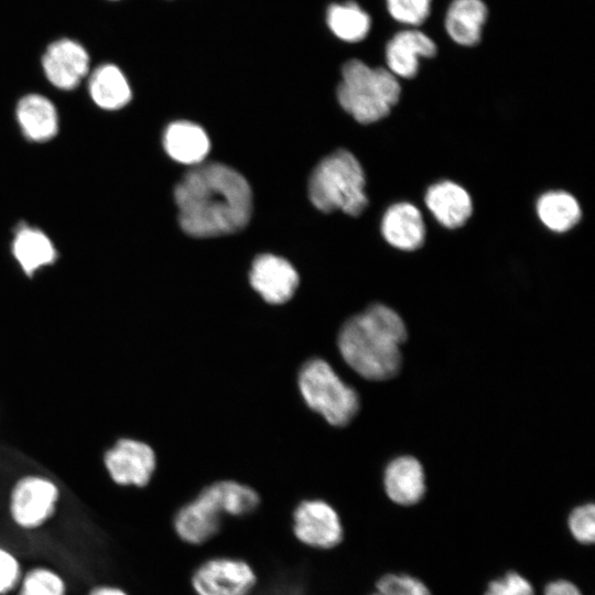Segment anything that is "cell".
Here are the masks:
<instances>
[{"label": "cell", "instance_id": "obj_1", "mask_svg": "<svg viewBox=\"0 0 595 595\" xmlns=\"http://www.w3.org/2000/svg\"><path fill=\"white\" fill-rule=\"evenodd\" d=\"M174 199L181 228L196 238L240 231L252 212L247 180L232 167L216 162L188 171L175 186Z\"/></svg>", "mask_w": 595, "mask_h": 595}, {"label": "cell", "instance_id": "obj_2", "mask_svg": "<svg viewBox=\"0 0 595 595\" xmlns=\"http://www.w3.org/2000/svg\"><path fill=\"white\" fill-rule=\"evenodd\" d=\"M407 328L397 312L374 304L350 317L338 334V349L346 364L369 380H386L401 367L400 346Z\"/></svg>", "mask_w": 595, "mask_h": 595}, {"label": "cell", "instance_id": "obj_3", "mask_svg": "<svg viewBox=\"0 0 595 595\" xmlns=\"http://www.w3.org/2000/svg\"><path fill=\"white\" fill-rule=\"evenodd\" d=\"M247 499L238 480H214L175 509L172 530L184 544L205 545L219 533L226 518H239L245 512Z\"/></svg>", "mask_w": 595, "mask_h": 595}, {"label": "cell", "instance_id": "obj_4", "mask_svg": "<svg viewBox=\"0 0 595 595\" xmlns=\"http://www.w3.org/2000/svg\"><path fill=\"white\" fill-rule=\"evenodd\" d=\"M398 78L383 67H370L360 60L343 65L337 99L342 108L363 123L369 125L387 117L399 101Z\"/></svg>", "mask_w": 595, "mask_h": 595}, {"label": "cell", "instance_id": "obj_5", "mask_svg": "<svg viewBox=\"0 0 595 595\" xmlns=\"http://www.w3.org/2000/svg\"><path fill=\"white\" fill-rule=\"evenodd\" d=\"M366 177L359 161L347 150H337L324 158L309 181L312 204L324 213L342 210L360 215L368 204Z\"/></svg>", "mask_w": 595, "mask_h": 595}, {"label": "cell", "instance_id": "obj_6", "mask_svg": "<svg viewBox=\"0 0 595 595\" xmlns=\"http://www.w3.org/2000/svg\"><path fill=\"white\" fill-rule=\"evenodd\" d=\"M298 383L306 404L332 425L344 426L358 412L357 392L322 358H312L302 366Z\"/></svg>", "mask_w": 595, "mask_h": 595}, {"label": "cell", "instance_id": "obj_7", "mask_svg": "<svg viewBox=\"0 0 595 595\" xmlns=\"http://www.w3.org/2000/svg\"><path fill=\"white\" fill-rule=\"evenodd\" d=\"M291 533L304 548L326 552L342 544L345 529L339 511L331 501L305 497L291 511Z\"/></svg>", "mask_w": 595, "mask_h": 595}, {"label": "cell", "instance_id": "obj_8", "mask_svg": "<svg viewBox=\"0 0 595 595\" xmlns=\"http://www.w3.org/2000/svg\"><path fill=\"white\" fill-rule=\"evenodd\" d=\"M190 584L195 595H252L258 575L245 559L214 555L194 567Z\"/></svg>", "mask_w": 595, "mask_h": 595}, {"label": "cell", "instance_id": "obj_9", "mask_svg": "<svg viewBox=\"0 0 595 595\" xmlns=\"http://www.w3.org/2000/svg\"><path fill=\"white\" fill-rule=\"evenodd\" d=\"M57 486L41 476L21 478L10 496V513L17 526L31 530L41 527L54 513Z\"/></svg>", "mask_w": 595, "mask_h": 595}, {"label": "cell", "instance_id": "obj_10", "mask_svg": "<svg viewBox=\"0 0 595 595\" xmlns=\"http://www.w3.org/2000/svg\"><path fill=\"white\" fill-rule=\"evenodd\" d=\"M111 479L120 486L143 488L151 482L155 468L154 451L144 442L120 439L104 456Z\"/></svg>", "mask_w": 595, "mask_h": 595}, {"label": "cell", "instance_id": "obj_11", "mask_svg": "<svg viewBox=\"0 0 595 595\" xmlns=\"http://www.w3.org/2000/svg\"><path fill=\"white\" fill-rule=\"evenodd\" d=\"M251 286L270 304H283L294 294L299 274L284 258L274 255L258 256L251 266Z\"/></svg>", "mask_w": 595, "mask_h": 595}, {"label": "cell", "instance_id": "obj_12", "mask_svg": "<svg viewBox=\"0 0 595 595\" xmlns=\"http://www.w3.org/2000/svg\"><path fill=\"white\" fill-rule=\"evenodd\" d=\"M46 78L63 90L74 89L89 71V55L76 41L61 39L53 42L42 57Z\"/></svg>", "mask_w": 595, "mask_h": 595}, {"label": "cell", "instance_id": "obj_13", "mask_svg": "<svg viewBox=\"0 0 595 595\" xmlns=\"http://www.w3.org/2000/svg\"><path fill=\"white\" fill-rule=\"evenodd\" d=\"M437 46L433 39L418 28H407L392 35L385 50L387 69L397 78H413L421 58L433 57Z\"/></svg>", "mask_w": 595, "mask_h": 595}, {"label": "cell", "instance_id": "obj_14", "mask_svg": "<svg viewBox=\"0 0 595 595\" xmlns=\"http://www.w3.org/2000/svg\"><path fill=\"white\" fill-rule=\"evenodd\" d=\"M387 497L401 507L419 504L426 491L425 476L421 463L412 456L392 459L383 473Z\"/></svg>", "mask_w": 595, "mask_h": 595}, {"label": "cell", "instance_id": "obj_15", "mask_svg": "<svg viewBox=\"0 0 595 595\" xmlns=\"http://www.w3.org/2000/svg\"><path fill=\"white\" fill-rule=\"evenodd\" d=\"M381 234L393 248L413 251L424 244L426 229L419 208L401 202L391 205L383 214Z\"/></svg>", "mask_w": 595, "mask_h": 595}, {"label": "cell", "instance_id": "obj_16", "mask_svg": "<svg viewBox=\"0 0 595 595\" xmlns=\"http://www.w3.org/2000/svg\"><path fill=\"white\" fill-rule=\"evenodd\" d=\"M424 202L433 217L443 227H462L473 213V202L465 188L452 181H441L431 185Z\"/></svg>", "mask_w": 595, "mask_h": 595}, {"label": "cell", "instance_id": "obj_17", "mask_svg": "<svg viewBox=\"0 0 595 595\" xmlns=\"http://www.w3.org/2000/svg\"><path fill=\"white\" fill-rule=\"evenodd\" d=\"M488 9L483 0H452L444 15V28L453 42L475 46L482 40Z\"/></svg>", "mask_w": 595, "mask_h": 595}, {"label": "cell", "instance_id": "obj_18", "mask_svg": "<svg viewBox=\"0 0 595 595\" xmlns=\"http://www.w3.org/2000/svg\"><path fill=\"white\" fill-rule=\"evenodd\" d=\"M167 154L183 164H201L209 151L207 133L197 125L188 121L171 123L163 139Z\"/></svg>", "mask_w": 595, "mask_h": 595}, {"label": "cell", "instance_id": "obj_19", "mask_svg": "<svg viewBox=\"0 0 595 595\" xmlns=\"http://www.w3.org/2000/svg\"><path fill=\"white\" fill-rule=\"evenodd\" d=\"M17 119L26 138L35 142L47 141L58 129L54 105L41 95H28L17 106Z\"/></svg>", "mask_w": 595, "mask_h": 595}, {"label": "cell", "instance_id": "obj_20", "mask_svg": "<svg viewBox=\"0 0 595 595\" xmlns=\"http://www.w3.org/2000/svg\"><path fill=\"white\" fill-rule=\"evenodd\" d=\"M88 89L94 102L106 110L120 109L131 99L125 74L112 64L100 65L91 73Z\"/></svg>", "mask_w": 595, "mask_h": 595}, {"label": "cell", "instance_id": "obj_21", "mask_svg": "<svg viewBox=\"0 0 595 595\" xmlns=\"http://www.w3.org/2000/svg\"><path fill=\"white\" fill-rule=\"evenodd\" d=\"M12 251L15 260L28 275L53 263L56 250L50 238L39 229L21 227L13 239Z\"/></svg>", "mask_w": 595, "mask_h": 595}, {"label": "cell", "instance_id": "obj_22", "mask_svg": "<svg viewBox=\"0 0 595 595\" xmlns=\"http://www.w3.org/2000/svg\"><path fill=\"white\" fill-rule=\"evenodd\" d=\"M536 209L541 223L554 232L569 231L582 216L576 198L564 191L544 193L539 197Z\"/></svg>", "mask_w": 595, "mask_h": 595}, {"label": "cell", "instance_id": "obj_23", "mask_svg": "<svg viewBox=\"0 0 595 595\" xmlns=\"http://www.w3.org/2000/svg\"><path fill=\"white\" fill-rule=\"evenodd\" d=\"M326 23L336 37L348 43L363 41L371 29L370 15L354 1L331 4Z\"/></svg>", "mask_w": 595, "mask_h": 595}, {"label": "cell", "instance_id": "obj_24", "mask_svg": "<svg viewBox=\"0 0 595 595\" xmlns=\"http://www.w3.org/2000/svg\"><path fill=\"white\" fill-rule=\"evenodd\" d=\"M18 595H66V585L55 571L34 567L21 577Z\"/></svg>", "mask_w": 595, "mask_h": 595}, {"label": "cell", "instance_id": "obj_25", "mask_svg": "<svg viewBox=\"0 0 595 595\" xmlns=\"http://www.w3.org/2000/svg\"><path fill=\"white\" fill-rule=\"evenodd\" d=\"M374 591L382 595H432L421 578L401 572L381 574L374 584Z\"/></svg>", "mask_w": 595, "mask_h": 595}, {"label": "cell", "instance_id": "obj_26", "mask_svg": "<svg viewBox=\"0 0 595 595\" xmlns=\"http://www.w3.org/2000/svg\"><path fill=\"white\" fill-rule=\"evenodd\" d=\"M389 15L405 25L418 28L431 14L432 0H385Z\"/></svg>", "mask_w": 595, "mask_h": 595}, {"label": "cell", "instance_id": "obj_27", "mask_svg": "<svg viewBox=\"0 0 595 595\" xmlns=\"http://www.w3.org/2000/svg\"><path fill=\"white\" fill-rule=\"evenodd\" d=\"M569 533L582 545L595 542V506L593 502L573 508L567 517Z\"/></svg>", "mask_w": 595, "mask_h": 595}, {"label": "cell", "instance_id": "obj_28", "mask_svg": "<svg viewBox=\"0 0 595 595\" xmlns=\"http://www.w3.org/2000/svg\"><path fill=\"white\" fill-rule=\"evenodd\" d=\"M483 595H536L532 583L517 571H508L488 582Z\"/></svg>", "mask_w": 595, "mask_h": 595}, {"label": "cell", "instance_id": "obj_29", "mask_svg": "<svg viewBox=\"0 0 595 595\" xmlns=\"http://www.w3.org/2000/svg\"><path fill=\"white\" fill-rule=\"evenodd\" d=\"M22 577L18 559L8 550L0 548V595L10 593Z\"/></svg>", "mask_w": 595, "mask_h": 595}, {"label": "cell", "instance_id": "obj_30", "mask_svg": "<svg viewBox=\"0 0 595 595\" xmlns=\"http://www.w3.org/2000/svg\"><path fill=\"white\" fill-rule=\"evenodd\" d=\"M543 595H583V593L572 581L556 578L545 584Z\"/></svg>", "mask_w": 595, "mask_h": 595}, {"label": "cell", "instance_id": "obj_31", "mask_svg": "<svg viewBox=\"0 0 595 595\" xmlns=\"http://www.w3.org/2000/svg\"><path fill=\"white\" fill-rule=\"evenodd\" d=\"M88 595H129L125 589L118 586L102 585L93 588Z\"/></svg>", "mask_w": 595, "mask_h": 595}]
</instances>
